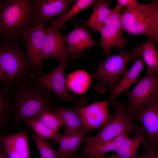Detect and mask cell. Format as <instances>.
<instances>
[{"label":"cell","mask_w":158,"mask_h":158,"mask_svg":"<svg viewBox=\"0 0 158 158\" xmlns=\"http://www.w3.org/2000/svg\"><path fill=\"white\" fill-rule=\"evenodd\" d=\"M91 79L90 75L86 71L78 70L70 74L66 78V81L69 89L80 94L86 90Z\"/></svg>","instance_id":"obj_25"},{"label":"cell","mask_w":158,"mask_h":158,"mask_svg":"<svg viewBox=\"0 0 158 158\" xmlns=\"http://www.w3.org/2000/svg\"><path fill=\"white\" fill-rule=\"evenodd\" d=\"M44 21H40L35 25L26 30L21 38L25 41L27 54L34 68L35 72H40L41 65L39 59L43 44L46 28L44 25Z\"/></svg>","instance_id":"obj_13"},{"label":"cell","mask_w":158,"mask_h":158,"mask_svg":"<svg viewBox=\"0 0 158 158\" xmlns=\"http://www.w3.org/2000/svg\"><path fill=\"white\" fill-rule=\"evenodd\" d=\"M107 100L94 102L85 107L78 105L73 108L80 115L84 128L88 131L101 128L111 115Z\"/></svg>","instance_id":"obj_12"},{"label":"cell","mask_w":158,"mask_h":158,"mask_svg":"<svg viewBox=\"0 0 158 158\" xmlns=\"http://www.w3.org/2000/svg\"><path fill=\"white\" fill-rule=\"evenodd\" d=\"M109 103L114 110V113L97 134L86 137L85 140V146L98 145L123 135L145 133L143 127L135 123L133 114L124 103L116 99Z\"/></svg>","instance_id":"obj_3"},{"label":"cell","mask_w":158,"mask_h":158,"mask_svg":"<svg viewBox=\"0 0 158 158\" xmlns=\"http://www.w3.org/2000/svg\"><path fill=\"white\" fill-rule=\"evenodd\" d=\"M8 121L15 126L23 121L37 118L40 113L50 110L53 97L30 76L10 86Z\"/></svg>","instance_id":"obj_1"},{"label":"cell","mask_w":158,"mask_h":158,"mask_svg":"<svg viewBox=\"0 0 158 158\" xmlns=\"http://www.w3.org/2000/svg\"><path fill=\"white\" fill-rule=\"evenodd\" d=\"M132 158H158V150L152 148L147 149L144 155L140 157L136 155Z\"/></svg>","instance_id":"obj_33"},{"label":"cell","mask_w":158,"mask_h":158,"mask_svg":"<svg viewBox=\"0 0 158 158\" xmlns=\"http://www.w3.org/2000/svg\"><path fill=\"white\" fill-rule=\"evenodd\" d=\"M35 72L28 56L19 44L14 42L4 43L0 46L1 82L10 86Z\"/></svg>","instance_id":"obj_4"},{"label":"cell","mask_w":158,"mask_h":158,"mask_svg":"<svg viewBox=\"0 0 158 158\" xmlns=\"http://www.w3.org/2000/svg\"><path fill=\"white\" fill-rule=\"evenodd\" d=\"M25 121L31 126L35 134L46 140H54L59 133L47 127L38 118L28 119Z\"/></svg>","instance_id":"obj_27"},{"label":"cell","mask_w":158,"mask_h":158,"mask_svg":"<svg viewBox=\"0 0 158 158\" xmlns=\"http://www.w3.org/2000/svg\"><path fill=\"white\" fill-rule=\"evenodd\" d=\"M38 118L43 123L50 128L59 132L60 128L63 127L60 119L55 113L50 110H45L41 112Z\"/></svg>","instance_id":"obj_29"},{"label":"cell","mask_w":158,"mask_h":158,"mask_svg":"<svg viewBox=\"0 0 158 158\" xmlns=\"http://www.w3.org/2000/svg\"><path fill=\"white\" fill-rule=\"evenodd\" d=\"M152 1L158 4V0H153Z\"/></svg>","instance_id":"obj_36"},{"label":"cell","mask_w":158,"mask_h":158,"mask_svg":"<svg viewBox=\"0 0 158 158\" xmlns=\"http://www.w3.org/2000/svg\"><path fill=\"white\" fill-rule=\"evenodd\" d=\"M129 135L124 134L101 144L94 146L85 145L83 148V154L89 158H104L107 152H116L122 143Z\"/></svg>","instance_id":"obj_20"},{"label":"cell","mask_w":158,"mask_h":158,"mask_svg":"<svg viewBox=\"0 0 158 158\" xmlns=\"http://www.w3.org/2000/svg\"><path fill=\"white\" fill-rule=\"evenodd\" d=\"M1 149L0 151V158H6V153L3 146V145L1 143Z\"/></svg>","instance_id":"obj_34"},{"label":"cell","mask_w":158,"mask_h":158,"mask_svg":"<svg viewBox=\"0 0 158 158\" xmlns=\"http://www.w3.org/2000/svg\"><path fill=\"white\" fill-rule=\"evenodd\" d=\"M75 1L71 0H35V13L40 21L51 20L66 13Z\"/></svg>","instance_id":"obj_15"},{"label":"cell","mask_w":158,"mask_h":158,"mask_svg":"<svg viewBox=\"0 0 158 158\" xmlns=\"http://www.w3.org/2000/svg\"><path fill=\"white\" fill-rule=\"evenodd\" d=\"M8 158H25L22 156L12 147L5 143H1Z\"/></svg>","instance_id":"obj_30"},{"label":"cell","mask_w":158,"mask_h":158,"mask_svg":"<svg viewBox=\"0 0 158 158\" xmlns=\"http://www.w3.org/2000/svg\"><path fill=\"white\" fill-rule=\"evenodd\" d=\"M135 120L142 125L146 140V149L158 150V95L140 111L133 114Z\"/></svg>","instance_id":"obj_10"},{"label":"cell","mask_w":158,"mask_h":158,"mask_svg":"<svg viewBox=\"0 0 158 158\" xmlns=\"http://www.w3.org/2000/svg\"><path fill=\"white\" fill-rule=\"evenodd\" d=\"M104 158H114L113 155H111L108 157H105Z\"/></svg>","instance_id":"obj_35"},{"label":"cell","mask_w":158,"mask_h":158,"mask_svg":"<svg viewBox=\"0 0 158 158\" xmlns=\"http://www.w3.org/2000/svg\"><path fill=\"white\" fill-rule=\"evenodd\" d=\"M10 86L2 82L0 83V127L2 129L5 128L8 121Z\"/></svg>","instance_id":"obj_26"},{"label":"cell","mask_w":158,"mask_h":158,"mask_svg":"<svg viewBox=\"0 0 158 158\" xmlns=\"http://www.w3.org/2000/svg\"><path fill=\"white\" fill-rule=\"evenodd\" d=\"M93 11L84 25L88 26L95 32H100L106 20L109 16L111 9V2L106 0H100L93 4Z\"/></svg>","instance_id":"obj_19"},{"label":"cell","mask_w":158,"mask_h":158,"mask_svg":"<svg viewBox=\"0 0 158 158\" xmlns=\"http://www.w3.org/2000/svg\"><path fill=\"white\" fill-rule=\"evenodd\" d=\"M142 55L139 46L130 52L120 50L116 55L99 61L97 71L91 74V79L97 81L102 87H107L112 92L128 69V66L134 58Z\"/></svg>","instance_id":"obj_5"},{"label":"cell","mask_w":158,"mask_h":158,"mask_svg":"<svg viewBox=\"0 0 158 158\" xmlns=\"http://www.w3.org/2000/svg\"><path fill=\"white\" fill-rule=\"evenodd\" d=\"M86 27L77 25L73 31L64 36L70 59L81 57L83 51L90 49L96 44L90 30Z\"/></svg>","instance_id":"obj_14"},{"label":"cell","mask_w":158,"mask_h":158,"mask_svg":"<svg viewBox=\"0 0 158 158\" xmlns=\"http://www.w3.org/2000/svg\"><path fill=\"white\" fill-rule=\"evenodd\" d=\"M88 131L83 128L71 135L59 133L54 140L59 146L60 158L75 157L76 152L86 138Z\"/></svg>","instance_id":"obj_16"},{"label":"cell","mask_w":158,"mask_h":158,"mask_svg":"<svg viewBox=\"0 0 158 158\" xmlns=\"http://www.w3.org/2000/svg\"><path fill=\"white\" fill-rule=\"evenodd\" d=\"M126 95L129 111L133 114L138 112L158 95V77L147 72L138 79L134 87Z\"/></svg>","instance_id":"obj_8"},{"label":"cell","mask_w":158,"mask_h":158,"mask_svg":"<svg viewBox=\"0 0 158 158\" xmlns=\"http://www.w3.org/2000/svg\"><path fill=\"white\" fill-rule=\"evenodd\" d=\"M35 0H0V40L3 44L22 39L24 32L40 21Z\"/></svg>","instance_id":"obj_2"},{"label":"cell","mask_w":158,"mask_h":158,"mask_svg":"<svg viewBox=\"0 0 158 158\" xmlns=\"http://www.w3.org/2000/svg\"><path fill=\"white\" fill-rule=\"evenodd\" d=\"M152 38H148L146 42L139 45L143 60L147 65V72L158 77V51Z\"/></svg>","instance_id":"obj_22"},{"label":"cell","mask_w":158,"mask_h":158,"mask_svg":"<svg viewBox=\"0 0 158 158\" xmlns=\"http://www.w3.org/2000/svg\"><path fill=\"white\" fill-rule=\"evenodd\" d=\"M40 158H60L59 150L52 148L46 140L35 134L32 135Z\"/></svg>","instance_id":"obj_28"},{"label":"cell","mask_w":158,"mask_h":158,"mask_svg":"<svg viewBox=\"0 0 158 158\" xmlns=\"http://www.w3.org/2000/svg\"><path fill=\"white\" fill-rule=\"evenodd\" d=\"M66 43L64 36L58 28L51 26L46 29L39 57L40 65L44 60L49 58L56 59L59 63H67L70 59Z\"/></svg>","instance_id":"obj_11"},{"label":"cell","mask_w":158,"mask_h":158,"mask_svg":"<svg viewBox=\"0 0 158 158\" xmlns=\"http://www.w3.org/2000/svg\"><path fill=\"white\" fill-rule=\"evenodd\" d=\"M154 4V40L157 44L158 51V4L152 0Z\"/></svg>","instance_id":"obj_31"},{"label":"cell","mask_w":158,"mask_h":158,"mask_svg":"<svg viewBox=\"0 0 158 158\" xmlns=\"http://www.w3.org/2000/svg\"><path fill=\"white\" fill-rule=\"evenodd\" d=\"M122 6L117 3L105 22L100 32L101 46L106 57L111 56L110 51L113 48L122 50L126 44V39L122 36L123 30L121 19Z\"/></svg>","instance_id":"obj_9"},{"label":"cell","mask_w":158,"mask_h":158,"mask_svg":"<svg viewBox=\"0 0 158 158\" xmlns=\"http://www.w3.org/2000/svg\"><path fill=\"white\" fill-rule=\"evenodd\" d=\"M28 134L27 130H24L17 133L5 135L0 138V141L10 145L23 157L30 158Z\"/></svg>","instance_id":"obj_23"},{"label":"cell","mask_w":158,"mask_h":158,"mask_svg":"<svg viewBox=\"0 0 158 158\" xmlns=\"http://www.w3.org/2000/svg\"><path fill=\"white\" fill-rule=\"evenodd\" d=\"M117 3L128 9L134 8L138 3L136 0H117Z\"/></svg>","instance_id":"obj_32"},{"label":"cell","mask_w":158,"mask_h":158,"mask_svg":"<svg viewBox=\"0 0 158 158\" xmlns=\"http://www.w3.org/2000/svg\"><path fill=\"white\" fill-rule=\"evenodd\" d=\"M146 140L145 133L135 135L126 138L113 155L114 158H132L136 155L137 152Z\"/></svg>","instance_id":"obj_21"},{"label":"cell","mask_w":158,"mask_h":158,"mask_svg":"<svg viewBox=\"0 0 158 158\" xmlns=\"http://www.w3.org/2000/svg\"><path fill=\"white\" fill-rule=\"evenodd\" d=\"M75 158V157H73L72 158Z\"/></svg>","instance_id":"obj_37"},{"label":"cell","mask_w":158,"mask_h":158,"mask_svg":"<svg viewBox=\"0 0 158 158\" xmlns=\"http://www.w3.org/2000/svg\"><path fill=\"white\" fill-rule=\"evenodd\" d=\"M144 67L142 59L139 56L135 58L134 63L131 67L128 70L106 100L109 102L128 91L130 87L138 80V76Z\"/></svg>","instance_id":"obj_18"},{"label":"cell","mask_w":158,"mask_h":158,"mask_svg":"<svg viewBox=\"0 0 158 158\" xmlns=\"http://www.w3.org/2000/svg\"><path fill=\"white\" fill-rule=\"evenodd\" d=\"M154 6L152 2L138 3L132 9L125 8L121 15L123 30L130 35H145L154 40Z\"/></svg>","instance_id":"obj_6"},{"label":"cell","mask_w":158,"mask_h":158,"mask_svg":"<svg viewBox=\"0 0 158 158\" xmlns=\"http://www.w3.org/2000/svg\"><path fill=\"white\" fill-rule=\"evenodd\" d=\"M96 1L94 0H78L75 1L71 8L65 13L57 18L50 20L51 26L62 30L65 23L68 21L74 19L80 12L89 7Z\"/></svg>","instance_id":"obj_24"},{"label":"cell","mask_w":158,"mask_h":158,"mask_svg":"<svg viewBox=\"0 0 158 158\" xmlns=\"http://www.w3.org/2000/svg\"><path fill=\"white\" fill-rule=\"evenodd\" d=\"M53 109L62 124L64 134L74 135L85 128L80 115L74 108L54 105Z\"/></svg>","instance_id":"obj_17"},{"label":"cell","mask_w":158,"mask_h":158,"mask_svg":"<svg viewBox=\"0 0 158 158\" xmlns=\"http://www.w3.org/2000/svg\"><path fill=\"white\" fill-rule=\"evenodd\" d=\"M67 63H60L54 71L47 75H44L43 72H33L30 76L33 81L62 101L73 102L83 106L87 103V100L84 97L76 98L73 96L68 86L65 74Z\"/></svg>","instance_id":"obj_7"}]
</instances>
